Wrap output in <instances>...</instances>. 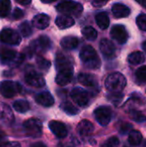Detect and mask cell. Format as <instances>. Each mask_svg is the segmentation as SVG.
<instances>
[{"instance_id": "cell-1", "label": "cell", "mask_w": 146, "mask_h": 147, "mask_svg": "<svg viewBox=\"0 0 146 147\" xmlns=\"http://www.w3.org/2000/svg\"><path fill=\"white\" fill-rule=\"evenodd\" d=\"M79 56L85 67L91 70H96L100 68L101 60L95 48H93V47L89 45H86L83 47Z\"/></svg>"}, {"instance_id": "cell-2", "label": "cell", "mask_w": 146, "mask_h": 147, "mask_svg": "<svg viewBox=\"0 0 146 147\" xmlns=\"http://www.w3.org/2000/svg\"><path fill=\"white\" fill-rule=\"evenodd\" d=\"M25 57L16 51L0 46V63L6 65H19L22 63Z\"/></svg>"}, {"instance_id": "cell-3", "label": "cell", "mask_w": 146, "mask_h": 147, "mask_svg": "<svg viewBox=\"0 0 146 147\" xmlns=\"http://www.w3.org/2000/svg\"><path fill=\"white\" fill-rule=\"evenodd\" d=\"M105 86L110 93H121L126 86V78L120 72L111 73L106 78Z\"/></svg>"}, {"instance_id": "cell-4", "label": "cell", "mask_w": 146, "mask_h": 147, "mask_svg": "<svg viewBox=\"0 0 146 147\" xmlns=\"http://www.w3.org/2000/svg\"><path fill=\"white\" fill-rule=\"evenodd\" d=\"M56 9L59 12L63 13L64 15L75 16H79L83 10V5L75 1H64L59 3Z\"/></svg>"}, {"instance_id": "cell-5", "label": "cell", "mask_w": 146, "mask_h": 147, "mask_svg": "<svg viewBox=\"0 0 146 147\" xmlns=\"http://www.w3.org/2000/svg\"><path fill=\"white\" fill-rule=\"evenodd\" d=\"M23 130L27 136L36 139L42 134V123L39 119L31 118L23 122Z\"/></svg>"}, {"instance_id": "cell-6", "label": "cell", "mask_w": 146, "mask_h": 147, "mask_svg": "<svg viewBox=\"0 0 146 147\" xmlns=\"http://www.w3.org/2000/svg\"><path fill=\"white\" fill-rule=\"evenodd\" d=\"M22 85L16 82L6 80L0 83V94L5 98H11L21 92Z\"/></svg>"}, {"instance_id": "cell-7", "label": "cell", "mask_w": 146, "mask_h": 147, "mask_svg": "<svg viewBox=\"0 0 146 147\" xmlns=\"http://www.w3.org/2000/svg\"><path fill=\"white\" fill-rule=\"evenodd\" d=\"M0 40L3 43L11 45V46H17L21 43L22 41V37L21 34H18L14 29L5 28L2 29L0 32Z\"/></svg>"}, {"instance_id": "cell-8", "label": "cell", "mask_w": 146, "mask_h": 147, "mask_svg": "<svg viewBox=\"0 0 146 147\" xmlns=\"http://www.w3.org/2000/svg\"><path fill=\"white\" fill-rule=\"evenodd\" d=\"M51 47H52L51 40L46 35H41L30 44V47H28V49L32 52V53H46V51L51 49Z\"/></svg>"}, {"instance_id": "cell-9", "label": "cell", "mask_w": 146, "mask_h": 147, "mask_svg": "<svg viewBox=\"0 0 146 147\" xmlns=\"http://www.w3.org/2000/svg\"><path fill=\"white\" fill-rule=\"evenodd\" d=\"M24 78H25V82L27 83V84L32 87L41 88L45 86L46 84V81L43 76L38 73L37 71H35L33 68L27 70Z\"/></svg>"}, {"instance_id": "cell-10", "label": "cell", "mask_w": 146, "mask_h": 147, "mask_svg": "<svg viewBox=\"0 0 146 147\" xmlns=\"http://www.w3.org/2000/svg\"><path fill=\"white\" fill-rule=\"evenodd\" d=\"M96 121L102 127L108 126L112 120V110L108 106H101L94 111Z\"/></svg>"}, {"instance_id": "cell-11", "label": "cell", "mask_w": 146, "mask_h": 147, "mask_svg": "<svg viewBox=\"0 0 146 147\" xmlns=\"http://www.w3.org/2000/svg\"><path fill=\"white\" fill-rule=\"evenodd\" d=\"M71 97L79 107L85 108L89 103V95L82 88H74L71 91Z\"/></svg>"}, {"instance_id": "cell-12", "label": "cell", "mask_w": 146, "mask_h": 147, "mask_svg": "<svg viewBox=\"0 0 146 147\" xmlns=\"http://www.w3.org/2000/svg\"><path fill=\"white\" fill-rule=\"evenodd\" d=\"M110 35L113 40H116L119 44H125L128 40V33L125 26L123 25H114L111 31Z\"/></svg>"}, {"instance_id": "cell-13", "label": "cell", "mask_w": 146, "mask_h": 147, "mask_svg": "<svg viewBox=\"0 0 146 147\" xmlns=\"http://www.w3.org/2000/svg\"><path fill=\"white\" fill-rule=\"evenodd\" d=\"M72 78H73V67L69 66V67H65L59 71L56 76L55 81L57 84L60 86H65L68 84L69 83H71V81L72 80Z\"/></svg>"}, {"instance_id": "cell-14", "label": "cell", "mask_w": 146, "mask_h": 147, "mask_svg": "<svg viewBox=\"0 0 146 147\" xmlns=\"http://www.w3.org/2000/svg\"><path fill=\"white\" fill-rule=\"evenodd\" d=\"M100 51L103 56L108 59H114L116 56V47L114 44L108 39H103L101 40Z\"/></svg>"}, {"instance_id": "cell-15", "label": "cell", "mask_w": 146, "mask_h": 147, "mask_svg": "<svg viewBox=\"0 0 146 147\" xmlns=\"http://www.w3.org/2000/svg\"><path fill=\"white\" fill-rule=\"evenodd\" d=\"M49 129L51 132L58 138V139H64L68 134V130L66 126L58 121H51L48 124Z\"/></svg>"}, {"instance_id": "cell-16", "label": "cell", "mask_w": 146, "mask_h": 147, "mask_svg": "<svg viewBox=\"0 0 146 147\" xmlns=\"http://www.w3.org/2000/svg\"><path fill=\"white\" fill-rule=\"evenodd\" d=\"M35 102L46 108L52 107L54 104V98L48 91H43L35 96Z\"/></svg>"}, {"instance_id": "cell-17", "label": "cell", "mask_w": 146, "mask_h": 147, "mask_svg": "<svg viewBox=\"0 0 146 147\" xmlns=\"http://www.w3.org/2000/svg\"><path fill=\"white\" fill-rule=\"evenodd\" d=\"M78 82L87 87H96L98 85V80L96 77L89 73H80L77 77Z\"/></svg>"}, {"instance_id": "cell-18", "label": "cell", "mask_w": 146, "mask_h": 147, "mask_svg": "<svg viewBox=\"0 0 146 147\" xmlns=\"http://www.w3.org/2000/svg\"><path fill=\"white\" fill-rule=\"evenodd\" d=\"M32 23L39 29H45L50 24V17L46 14H38L33 18Z\"/></svg>"}, {"instance_id": "cell-19", "label": "cell", "mask_w": 146, "mask_h": 147, "mask_svg": "<svg viewBox=\"0 0 146 147\" xmlns=\"http://www.w3.org/2000/svg\"><path fill=\"white\" fill-rule=\"evenodd\" d=\"M77 133L83 137L89 136L94 131V125L88 120H82L77 127Z\"/></svg>"}, {"instance_id": "cell-20", "label": "cell", "mask_w": 146, "mask_h": 147, "mask_svg": "<svg viewBox=\"0 0 146 147\" xmlns=\"http://www.w3.org/2000/svg\"><path fill=\"white\" fill-rule=\"evenodd\" d=\"M112 12L116 18H124L130 15L131 9L126 5L117 3L113 5Z\"/></svg>"}, {"instance_id": "cell-21", "label": "cell", "mask_w": 146, "mask_h": 147, "mask_svg": "<svg viewBox=\"0 0 146 147\" xmlns=\"http://www.w3.org/2000/svg\"><path fill=\"white\" fill-rule=\"evenodd\" d=\"M55 24L57 25V27L60 29H65L68 28L72 27L75 24V21L74 19L67 15H61L59 16L56 20H55Z\"/></svg>"}, {"instance_id": "cell-22", "label": "cell", "mask_w": 146, "mask_h": 147, "mask_svg": "<svg viewBox=\"0 0 146 147\" xmlns=\"http://www.w3.org/2000/svg\"><path fill=\"white\" fill-rule=\"evenodd\" d=\"M55 66L58 69V71H59L63 68L72 66V61L71 58L67 57L65 54L59 53L55 58Z\"/></svg>"}, {"instance_id": "cell-23", "label": "cell", "mask_w": 146, "mask_h": 147, "mask_svg": "<svg viewBox=\"0 0 146 147\" xmlns=\"http://www.w3.org/2000/svg\"><path fill=\"white\" fill-rule=\"evenodd\" d=\"M78 44L79 40L75 36H65L60 41L61 47L65 50H73L77 47Z\"/></svg>"}, {"instance_id": "cell-24", "label": "cell", "mask_w": 146, "mask_h": 147, "mask_svg": "<svg viewBox=\"0 0 146 147\" xmlns=\"http://www.w3.org/2000/svg\"><path fill=\"white\" fill-rule=\"evenodd\" d=\"M96 22L101 29H107L109 26L110 21L106 12H100L96 16Z\"/></svg>"}, {"instance_id": "cell-25", "label": "cell", "mask_w": 146, "mask_h": 147, "mask_svg": "<svg viewBox=\"0 0 146 147\" xmlns=\"http://www.w3.org/2000/svg\"><path fill=\"white\" fill-rule=\"evenodd\" d=\"M128 141L133 146H138L143 141V135L138 130H132L128 135Z\"/></svg>"}, {"instance_id": "cell-26", "label": "cell", "mask_w": 146, "mask_h": 147, "mask_svg": "<svg viewBox=\"0 0 146 147\" xmlns=\"http://www.w3.org/2000/svg\"><path fill=\"white\" fill-rule=\"evenodd\" d=\"M127 60L132 65H139L145 61V56L143 53L139 51H136L129 54Z\"/></svg>"}, {"instance_id": "cell-27", "label": "cell", "mask_w": 146, "mask_h": 147, "mask_svg": "<svg viewBox=\"0 0 146 147\" xmlns=\"http://www.w3.org/2000/svg\"><path fill=\"white\" fill-rule=\"evenodd\" d=\"M13 108L18 113L23 114V113L28 112L30 109V105L28 101H26L24 99H20V100H16L13 102Z\"/></svg>"}, {"instance_id": "cell-28", "label": "cell", "mask_w": 146, "mask_h": 147, "mask_svg": "<svg viewBox=\"0 0 146 147\" xmlns=\"http://www.w3.org/2000/svg\"><path fill=\"white\" fill-rule=\"evenodd\" d=\"M0 118L4 121L5 123H11L13 122V114L10 109L7 105H3L0 109Z\"/></svg>"}, {"instance_id": "cell-29", "label": "cell", "mask_w": 146, "mask_h": 147, "mask_svg": "<svg viewBox=\"0 0 146 147\" xmlns=\"http://www.w3.org/2000/svg\"><path fill=\"white\" fill-rule=\"evenodd\" d=\"M60 109L69 115H76L80 112V110L77 108H76L73 104H71L69 102H64L63 103H61Z\"/></svg>"}, {"instance_id": "cell-30", "label": "cell", "mask_w": 146, "mask_h": 147, "mask_svg": "<svg viewBox=\"0 0 146 147\" xmlns=\"http://www.w3.org/2000/svg\"><path fill=\"white\" fill-rule=\"evenodd\" d=\"M82 34L89 40H96L97 36H98L97 31L93 27H90V26H87V27L83 28V29L82 30Z\"/></svg>"}, {"instance_id": "cell-31", "label": "cell", "mask_w": 146, "mask_h": 147, "mask_svg": "<svg viewBox=\"0 0 146 147\" xmlns=\"http://www.w3.org/2000/svg\"><path fill=\"white\" fill-rule=\"evenodd\" d=\"M11 9L10 0H0V17H6Z\"/></svg>"}, {"instance_id": "cell-32", "label": "cell", "mask_w": 146, "mask_h": 147, "mask_svg": "<svg viewBox=\"0 0 146 147\" xmlns=\"http://www.w3.org/2000/svg\"><path fill=\"white\" fill-rule=\"evenodd\" d=\"M19 31H20V34L23 36V37H28L32 34L33 33V30H32V28H31V25L28 22L25 21L23 22H22L20 25H19Z\"/></svg>"}, {"instance_id": "cell-33", "label": "cell", "mask_w": 146, "mask_h": 147, "mask_svg": "<svg viewBox=\"0 0 146 147\" xmlns=\"http://www.w3.org/2000/svg\"><path fill=\"white\" fill-rule=\"evenodd\" d=\"M136 80L140 84H146V65L139 67L135 73Z\"/></svg>"}, {"instance_id": "cell-34", "label": "cell", "mask_w": 146, "mask_h": 147, "mask_svg": "<svg viewBox=\"0 0 146 147\" xmlns=\"http://www.w3.org/2000/svg\"><path fill=\"white\" fill-rule=\"evenodd\" d=\"M130 117L132 120H133L134 121L139 122V123H143V122L146 121L145 115L144 114H142L140 111L136 110V109H132L130 111Z\"/></svg>"}, {"instance_id": "cell-35", "label": "cell", "mask_w": 146, "mask_h": 147, "mask_svg": "<svg viewBox=\"0 0 146 147\" xmlns=\"http://www.w3.org/2000/svg\"><path fill=\"white\" fill-rule=\"evenodd\" d=\"M36 64L38 67L43 71H47L51 67V62L41 56H38L36 58Z\"/></svg>"}, {"instance_id": "cell-36", "label": "cell", "mask_w": 146, "mask_h": 147, "mask_svg": "<svg viewBox=\"0 0 146 147\" xmlns=\"http://www.w3.org/2000/svg\"><path fill=\"white\" fill-rule=\"evenodd\" d=\"M119 145H120L119 139L115 136H113L108 139L104 143H102L101 147H118Z\"/></svg>"}, {"instance_id": "cell-37", "label": "cell", "mask_w": 146, "mask_h": 147, "mask_svg": "<svg viewBox=\"0 0 146 147\" xmlns=\"http://www.w3.org/2000/svg\"><path fill=\"white\" fill-rule=\"evenodd\" d=\"M137 25L139 28L143 30L146 31V15L145 14H140L137 17Z\"/></svg>"}, {"instance_id": "cell-38", "label": "cell", "mask_w": 146, "mask_h": 147, "mask_svg": "<svg viewBox=\"0 0 146 147\" xmlns=\"http://www.w3.org/2000/svg\"><path fill=\"white\" fill-rule=\"evenodd\" d=\"M133 126L130 123H123L122 125L120 126L119 132L121 135H125L126 134H129L132 131Z\"/></svg>"}, {"instance_id": "cell-39", "label": "cell", "mask_w": 146, "mask_h": 147, "mask_svg": "<svg viewBox=\"0 0 146 147\" xmlns=\"http://www.w3.org/2000/svg\"><path fill=\"white\" fill-rule=\"evenodd\" d=\"M108 98L110 99V101L114 102V103H119L122 100L123 95L121 93H110Z\"/></svg>"}, {"instance_id": "cell-40", "label": "cell", "mask_w": 146, "mask_h": 147, "mask_svg": "<svg viewBox=\"0 0 146 147\" xmlns=\"http://www.w3.org/2000/svg\"><path fill=\"white\" fill-rule=\"evenodd\" d=\"M23 16H24L23 11L21 9H19V8H15V9L12 12V18L15 19V20L22 19L23 17Z\"/></svg>"}, {"instance_id": "cell-41", "label": "cell", "mask_w": 146, "mask_h": 147, "mask_svg": "<svg viewBox=\"0 0 146 147\" xmlns=\"http://www.w3.org/2000/svg\"><path fill=\"white\" fill-rule=\"evenodd\" d=\"M108 2V0H93L92 4H93L95 7H102V6H104Z\"/></svg>"}, {"instance_id": "cell-42", "label": "cell", "mask_w": 146, "mask_h": 147, "mask_svg": "<svg viewBox=\"0 0 146 147\" xmlns=\"http://www.w3.org/2000/svg\"><path fill=\"white\" fill-rule=\"evenodd\" d=\"M7 142H8V140H7L6 134H4V132H3L2 130H0V146H3Z\"/></svg>"}, {"instance_id": "cell-43", "label": "cell", "mask_w": 146, "mask_h": 147, "mask_svg": "<svg viewBox=\"0 0 146 147\" xmlns=\"http://www.w3.org/2000/svg\"><path fill=\"white\" fill-rule=\"evenodd\" d=\"M0 147H21V145L18 142H7Z\"/></svg>"}, {"instance_id": "cell-44", "label": "cell", "mask_w": 146, "mask_h": 147, "mask_svg": "<svg viewBox=\"0 0 146 147\" xmlns=\"http://www.w3.org/2000/svg\"><path fill=\"white\" fill-rule=\"evenodd\" d=\"M15 1L22 5H28L32 0H15Z\"/></svg>"}, {"instance_id": "cell-45", "label": "cell", "mask_w": 146, "mask_h": 147, "mask_svg": "<svg viewBox=\"0 0 146 147\" xmlns=\"http://www.w3.org/2000/svg\"><path fill=\"white\" fill-rule=\"evenodd\" d=\"M31 147H47L42 142H35L31 145Z\"/></svg>"}, {"instance_id": "cell-46", "label": "cell", "mask_w": 146, "mask_h": 147, "mask_svg": "<svg viewBox=\"0 0 146 147\" xmlns=\"http://www.w3.org/2000/svg\"><path fill=\"white\" fill-rule=\"evenodd\" d=\"M58 147H74V146L71 143H65V144L61 143L58 146Z\"/></svg>"}, {"instance_id": "cell-47", "label": "cell", "mask_w": 146, "mask_h": 147, "mask_svg": "<svg viewBox=\"0 0 146 147\" xmlns=\"http://www.w3.org/2000/svg\"><path fill=\"white\" fill-rule=\"evenodd\" d=\"M139 4H141V5H143L144 7H145L146 8V0H136Z\"/></svg>"}, {"instance_id": "cell-48", "label": "cell", "mask_w": 146, "mask_h": 147, "mask_svg": "<svg viewBox=\"0 0 146 147\" xmlns=\"http://www.w3.org/2000/svg\"><path fill=\"white\" fill-rule=\"evenodd\" d=\"M42 3H52V2H55L56 0H40Z\"/></svg>"}, {"instance_id": "cell-49", "label": "cell", "mask_w": 146, "mask_h": 147, "mask_svg": "<svg viewBox=\"0 0 146 147\" xmlns=\"http://www.w3.org/2000/svg\"><path fill=\"white\" fill-rule=\"evenodd\" d=\"M142 48H143V50L146 53V40H145V41L142 43Z\"/></svg>"}, {"instance_id": "cell-50", "label": "cell", "mask_w": 146, "mask_h": 147, "mask_svg": "<svg viewBox=\"0 0 146 147\" xmlns=\"http://www.w3.org/2000/svg\"><path fill=\"white\" fill-rule=\"evenodd\" d=\"M140 147H146V140L145 141H142V143H141V146Z\"/></svg>"}, {"instance_id": "cell-51", "label": "cell", "mask_w": 146, "mask_h": 147, "mask_svg": "<svg viewBox=\"0 0 146 147\" xmlns=\"http://www.w3.org/2000/svg\"><path fill=\"white\" fill-rule=\"evenodd\" d=\"M124 147H127V146H124Z\"/></svg>"}]
</instances>
